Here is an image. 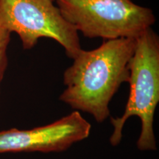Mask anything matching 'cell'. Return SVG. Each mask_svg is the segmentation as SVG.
<instances>
[{
	"instance_id": "5",
	"label": "cell",
	"mask_w": 159,
	"mask_h": 159,
	"mask_svg": "<svg viewBox=\"0 0 159 159\" xmlns=\"http://www.w3.org/2000/svg\"><path fill=\"white\" fill-rule=\"evenodd\" d=\"M91 125L80 111L48 125L28 130L12 128L0 131V154L6 152H59L86 139Z\"/></svg>"
},
{
	"instance_id": "1",
	"label": "cell",
	"mask_w": 159,
	"mask_h": 159,
	"mask_svg": "<svg viewBox=\"0 0 159 159\" xmlns=\"http://www.w3.org/2000/svg\"><path fill=\"white\" fill-rule=\"evenodd\" d=\"M136 44V39L122 38L104 40L92 50L82 49L63 73L66 88L60 100L74 111L87 113L99 123L110 118L111 99L129 81Z\"/></svg>"
},
{
	"instance_id": "6",
	"label": "cell",
	"mask_w": 159,
	"mask_h": 159,
	"mask_svg": "<svg viewBox=\"0 0 159 159\" xmlns=\"http://www.w3.org/2000/svg\"><path fill=\"white\" fill-rule=\"evenodd\" d=\"M11 33L6 30L0 28V90L2 81L8 64L7 51L11 41Z\"/></svg>"
},
{
	"instance_id": "3",
	"label": "cell",
	"mask_w": 159,
	"mask_h": 159,
	"mask_svg": "<svg viewBox=\"0 0 159 159\" xmlns=\"http://www.w3.org/2000/svg\"><path fill=\"white\" fill-rule=\"evenodd\" d=\"M63 17L89 39H137L156 22L149 7L132 0H54Z\"/></svg>"
},
{
	"instance_id": "4",
	"label": "cell",
	"mask_w": 159,
	"mask_h": 159,
	"mask_svg": "<svg viewBox=\"0 0 159 159\" xmlns=\"http://www.w3.org/2000/svg\"><path fill=\"white\" fill-rule=\"evenodd\" d=\"M54 0H0V28L19 35L31 49L41 38L60 43L74 59L82 50L78 32L61 15Z\"/></svg>"
},
{
	"instance_id": "2",
	"label": "cell",
	"mask_w": 159,
	"mask_h": 159,
	"mask_svg": "<svg viewBox=\"0 0 159 159\" xmlns=\"http://www.w3.org/2000/svg\"><path fill=\"white\" fill-rule=\"evenodd\" d=\"M128 83L130 93L124 113L119 117L110 118L113 132L109 142L113 147L120 144L125 123L135 116L142 124L137 148L141 151L156 150L153 123L159 102V36L151 27L136 39Z\"/></svg>"
}]
</instances>
